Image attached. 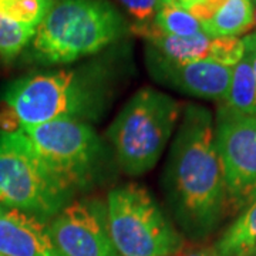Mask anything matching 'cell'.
<instances>
[{
	"label": "cell",
	"mask_w": 256,
	"mask_h": 256,
	"mask_svg": "<svg viewBox=\"0 0 256 256\" xmlns=\"http://www.w3.org/2000/svg\"><path fill=\"white\" fill-rule=\"evenodd\" d=\"M254 256H256V255H254Z\"/></svg>",
	"instance_id": "28"
},
{
	"label": "cell",
	"mask_w": 256,
	"mask_h": 256,
	"mask_svg": "<svg viewBox=\"0 0 256 256\" xmlns=\"http://www.w3.org/2000/svg\"><path fill=\"white\" fill-rule=\"evenodd\" d=\"M127 32L126 20L107 0H56L32 42L40 64H68L98 53Z\"/></svg>",
	"instance_id": "3"
},
{
	"label": "cell",
	"mask_w": 256,
	"mask_h": 256,
	"mask_svg": "<svg viewBox=\"0 0 256 256\" xmlns=\"http://www.w3.org/2000/svg\"><path fill=\"white\" fill-rule=\"evenodd\" d=\"M255 26H256V2H255Z\"/></svg>",
	"instance_id": "25"
},
{
	"label": "cell",
	"mask_w": 256,
	"mask_h": 256,
	"mask_svg": "<svg viewBox=\"0 0 256 256\" xmlns=\"http://www.w3.org/2000/svg\"><path fill=\"white\" fill-rule=\"evenodd\" d=\"M36 30L0 18V58L8 63L13 62L33 42Z\"/></svg>",
	"instance_id": "17"
},
{
	"label": "cell",
	"mask_w": 256,
	"mask_h": 256,
	"mask_svg": "<svg viewBox=\"0 0 256 256\" xmlns=\"http://www.w3.org/2000/svg\"><path fill=\"white\" fill-rule=\"evenodd\" d=\"M215 248L222 256L256 255V201L244 210Z\"/></svg>",
	"instance_id": "13"
},
{
	"label": "cell",
	"mask_w": 256,
	"mask_h": 256,
	"mask_svg": "<svg viewBox=\"0 0 256 256\" xmlns=\"http://www.w3.org/2000/svg\"><path fill=\"white\" fill-rule=\"evenodd\" d=\"M244 46H245V54L249 57V62L252 66V70L256 78V33H250L242 38Z\"/></svg>",
	"instance_id": "22"
},
{
	"label": "cell",
	"mask_w": 256,
	"mask_h": 256,
	"mask_svg": "<svg viewBox=\"0 0 256 256\" xmlns=\"http://www.w3.org/2000/svg\"><path fill=\"white\" fill-rule=\"evenodd\" d=\"M22 128L16 111L6 101H0V132L12 134Z\"/></svg>",
	"instance_id": "21"
},
{
	"label": "cell",
	"mask_w": 256,
	"mask_h": 256,
	"mask_svg": "<svg viewBox=\"0 0 256 256\" xmlns=\"http://www.w3.org/2000/svg\"><path fill=\"white\" fill-rule=\"evenodd\" d=\"M118 2L134 18L136 24H144L152 22L160 3V0H118Z\"/></svg>",
	"instance_id": "19"
},
{
	"label": "cell",
	"mask_w": 256,
	"mask_h": 256,
	"mask_svg": "<svg viewBox=\"0 0 256 256\" xmlns=\"http://www.w3.org/2000/svg\"><path fill=\"white\" fill-rule=\"evenodd\" d=\"M22 127L54 120H97L108 101L107 82L97 68L57 70L22 77L4 92Z\"/></svg>",
	"instance_id": "2"
},
{
	"label": "cell",
	"mask_w": 256,
	"mask_h": 256,
	"mask_svg": "<svg viewBox=\"0 0 256 256\" xmlns=\"http://www.w3.org/2000/svg\"><path fill=\"white\" fill-rule=\"evenodd\" d=\"M165 184L178 220L196 236L210 232L228 210L212 116L205 107L191 104L184 111Z\"/></svg>",
	"instance_id": "1"
},
{
	"label": "cell",
	"mask_w": 256,
	"mask_h": 256,
	"mask_svg": "<svg viewBox=\"0 0 256 256\" xmlns=\"http://www.w3.org/2000/svg\"><path fill=\"white\" fill-rule=\"evenodd\" d=\"M107 229L120 256H171L181 236L144 186L128 184L108 194Z\"/></svg>",
	"instance_id": "5"
},
{
	"label": "cell",
	"mask_w": 256,
	"mask_h": 256,
	"mask_svg": "<svg viewBox=\"0 0 256 256\" xmlns=\"http://www.w3.org/2000/svg\"><path fill=\"white\" fill-rule=\"evenodd\" d=\"M252 2H254V3H255V2H256V0H252Z\"/></svg>",
	"instance_id": "26"
},
{
	"label": "cell",
	"mask_w": 256,
	"mask_h": 256,
	"mask_svg": "<svg viewBox=\"0 0 256 256\" xmlns=\"http://www.w3.org/2000/svg\"><path fill=\"white\" fill-rule=\"evenodd\" d=\"M180 114V102L154 88L146 87L131 97L108 131L117 161L127 174H144L156 164Z\"/></svg>",
	"instance_id": "4"
},
{
	"label": "cell",
	"mask_w": 256,
	"mask_h": 256,
	"mask_svg": "<svg viewBox=\"0 0 256 256\" xmlns=\"http://www.w3.org/2000/svg\"><path fill=\"white\" fill-rule=\"evenodd\" d=\"M20 130L38 161L66 191L73 195L92 184L100 164L102 144L90 124L54 120Z\"/></svg>",
	"instance_id": "6"
},
{
	"label": "cell",
	"mask_w": 256,
	"mask_h": 256,
	"mask_svg": "<svg viewBox=\"0 0 256 256\" xmlns=\"http://www.w3.org/2000/svg\"><path fill=\"white\" fill-rule=\"evenodd\" d=\"M215 142L220 152L229 210L256 201V116L240 114L225 104L218 110Z\"/></svg>",
	"instance_id": "8"
},
{
	"label": "cell",
	"mask_w": 256,
	"mask_h": 256,
	"mask_svg": "<svg viewBox=\"0 0 256 256\" xmlns=\"http://www.w3.org/2000/svg\"><path fill=\"white\" fill-rule=\"evenodd\" d=\"M225 3V0H200L195 4L188 8V12L196 18L201 24L210 22L214 14L220 10V8Z\"/></svg>",
	"instance_id": "20"
},
{
	"label": "cell",
	"mask_w": 256,
	"mask_h": 256,
	"mask_svg": "<svg viewBox=\"0 0 256 256\" xmlns=\"http://www.w3.org/2000/svg\"><path fill=\"white\" fill-rule=\"evenodd\" d=\"M47 229L63 256H120L111 242L100 208L88 202H74L64 206Z\"/></svg>",
	"instance_id": "9"
},
{
	"label": "cell",
	"mask_w": 256,
	"mask_h": 256,
	"mask_svg": "<svg viewBox=\"0 0 256 256\" xmlns=\"http://www.w3.org/2000/svg\"><path fill=\"white\" fill-rule=\"evenodd\" d=\"M176 256H222L216 248H190L178 250Z\"/></svg>",
	"instance_id": "23"
},
{
	"label": "cell",
	"mask_w": 256,
	"mask_h": 256,
	"mask_svg": "<svg viewBox=\"0 0 256 256\" xmlns=\"http://www.w3.org/2000/svg\"><path fill=\"white\" fill-rule=\"evenodd\" d=\"M0 256H3V255H0Z\"/></svg>",
	"instance_id": "27"
},
{
	"label": "cell",
	"mask_w": 256,
	"mask_h": 256,
	"mask_svg": "<svg viewBox=\"0 0 256 256\" xmlns=\"http://www.w3.org/2000/svg\"><path fill=\"white\" fill-rule=\"evenodd\" d=\"M225 106L240 114L256 116V78L246 54L232 67Z\"/></svg>",
	"instance_id": "14"
},
{
	"label": "cell",
	"mask_w": 256,
	"mask_h": 256,
	"mask_svg": "<svg viewBox=\"0 0 256 256\" xmlns=\"http://www.w3.org/2000/svg\"><path fill=\"white\" fill-rule=\"evenodd\" d=\"M56 0H0V18L26 28H37Z\"/></svg>",
	"instance_id": "16"
},
{
	"label": "cell",
	"mask_w": 256,
	"mask_h": 256,
	"mask_svg": "<svg viewBox=\"0 0 256 256\" xmlns=\"http://www.w3.org/2000/svg\"><path fill=\"white\" fill-rule=\"evenodd\" d=\"M255 26V3L252 0H225L210 22L201 24L210 37H238Z\"/></svg>",
	"instance_id": "12"
},
{
	"label": "cell",
	"mask_w": 256,
	"mask_h": 256,
	"mask_svg": "<svg viewBox=\"0 0 256 256\" xmlns=\"http://www.w3.org/2000/svg\"><path fill=\"white\" fill-rule=\"evenodd\" d=\"M150 72L156 80L178 92L206 100H225L232 67L214 62L174 64L148 53Z\"/></svg>",
	"instance_id": "10"
},
{
	"label": "cell",
	"mask_w": 256,
	"mask_h": 256,
	"mask_svg": "<svg viewBox=\"0 0 256 256\" xmlns=\"http://www.w3.org/2000/svg\"><path fill=\"white\" fill-rule=\"evenodd\" d=\"M70 196L38 161L22 130L0 132V205L44 220L54 218Z\"/></svg>",
	"instance_id": "7"
},
{
	"label": "cell",
	"mask_w": 256,
	"mask_h": 256,
	"mask_svg": "<svg viewBox=\"0 0 256 256\" xmlns=\"http://www.w3.org/2000/svg\"><path fill=\"white\" fill-rule=\"evenodd\" d=\"M182 8H185V9H188L190 6H192V4H195L196 2H200V0H176Z\"/></svg>",
	"instance_id": "24"
},
{
	"label": "cell",
	"mask_w": 256,
	"mask_h": 256,
	"mask_svg": "<svg viewBox=\"0 0 256 256\" xmlns=\"http://www.w3.org/2000/svg\"><path fill=\"white\" fill-rule=\"evenodd\" d=\"M154 20L168 36L188 37L202 32L201 23L176 0H160Z\"/></svg>",
	"instance_id": "15"
},
{
	"label": "cell",
	"mask_w": 256,
	"mask_h": 256,
	"mask_svg": "<svg viewBox=\"0 0 256 256\" xmlns=\"http://www.w3.org/2000/svg\"><path fill=\"white\" fill-rule=\"evenodd\" d=\"M0 255L63 256L43 220L4 205H0Z\"/></svg>",
	"instance_id": "11"
},
{
	"label": "cell",
	"mask_w": 256,
	"mask_h": 256,
	"mask_svg": "<svg viewBox=\"0 0 256 256\" xmlns=\"http://www.w3.org/2000/svg\"><path fill=\"white\" fill-rule=\"evenodd\" d=\"M245 56V46L239 37H212L210 62L235 67Z\"/></svg>",
	"instance_id": "18"
}]
</instances>
